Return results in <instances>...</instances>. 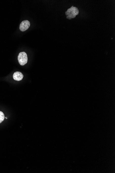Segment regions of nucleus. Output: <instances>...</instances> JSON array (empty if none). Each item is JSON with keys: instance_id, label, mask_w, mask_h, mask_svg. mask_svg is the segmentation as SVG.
Segmentation results:
<instances>
[{"instance_id": "1", "label": "nucleus", "mask_w": 115, "mask_h": 173, "mask_svg": "<svg viewBox=\"0 0 115 173\" xmlns=\"http://www.w3.org/2000/svg\"><path fill=\"white\" fill-rule=\"evenodd\" d=\"M79 13V10L77 8L73 6H72L70 8L68 9L67 11L66 12V18L69 20L74 19L77 15H78Z\"/></svg>"}, {"instance_id": "2", "label": "nucleus", "mask_w": 115, "mask_h": 173, "mask_svg": "<svg viewBox=\"0 0 115 173\" xmlns=\"http://www.w3.org/2000/svg\"><path fill=\"white\" fill-rule=\"evenodd\" d=\"M18 60L21 65H24L27 63L28 60L27 54L25 52H20L18 55Z\"/></svg>"}, {"instance_id": "3", "label": "nucleus", "mask_w": 115, "mask_h": 173, "mask_svg": "<svg viewBox=\"0 0 115 173\" xmlns=\"http://www.w3.org/2000/svg\"><path fill=\"white\" fill-rule=\"evenodd\" d=\"M30 25H31V24L29 21L28 20L23 21L20 25V30L22 32H24L29 28Z\"/></svg>"}, {"instance_id": "4", "label": "nucleus", "mask_w": 115, "mask_h": 173, "mask_svg": "<svg viewBox=\"0 0 115 173\" xmlns=\"http://www.w3.org/2000/svg\"><path fill=\"white\" fill-rule=\"evenodd\" d=\"M24 75L22 73L20 72H16L14 73L13 77L14 80L16 81H20L23 79Z\"/></svg>"}, {"instance_id": "5", "label": "nucleus", "mask_w": 115, "mask_h": 173, "mask_svg": "<svg viewBox=\"0 0 115 173\" xmlns=\"http://www.w3.org/2000/svg\"><path fill=\"white\" fill-rule=\"evenodd\" d=\"M5 119V115L1 111H0V123H1Z\"/></svg>"}, {"instance_id": "6", "label": "nucleus", "mask_w": 115, "mask_h": 173, "mask_svg": "<svg viewBox=\"0 0 115 173\" xmlns=\"http://www.w3.org/2000/svg\"><path fill=\"white\" fill-rule=\"evenodd\" d=\"M5 118H6V119H7V118L6 117H5Z\"/></svg>"}]
</instances>
